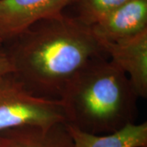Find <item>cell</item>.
Here are the masks:
<instances>
[{
	"instance_id": "cell-1",
	"label": "cell",
	"mask_w": 147,
	"mask_h": 147,
	"mask_svg": "<svg viewBox=\"0 0 147 147\" xmlns=\"http://www.w3.org/2000/svg\"><path fill=\"white\" fill-rule=\"evenodd\" d=\"M2 47L26 88L57 100L92 59L105 55L91 27L64 12L38 21Z\"/></svg>"
},
{
	"instance_id": "cell-2",
	"label": "cell",
	"mask_w": 147,
	"mask_h": 147,
	"mask_svg": "<svg viewBox=\"0 0 147 147\" xmlns=\"http://www.w3.org/2000/svg\"><path fill=\"white\" fill-rule=\"evenodd\" d=\"M137 98L127 76L103 55L79 72L61 100L68 124L103 135L135 123Z\"/></svg>"
},
{
	"instance_id": "cell-3",
	"label": "cell",
	"mask_w": 147,
	"mask_h": 147,
	"mask_svg": "<svg viewBox=\"0 0 147 147\" xmlns=\"http://www.w3.org/2000/svg\"><path fill=\"white\" fill-rule=\"evenodd\" d=\"M67 123L61 100L34 94L12 73L0 78V132L25 126Z\"/></svg>"
},
{
	"instance_id": "cell-4",
	"label": "cell",
	"mask_w": 147,
	"mask_h": 147,
	"mask_svg": "<svg viewBox=\"0 0 147 147\" xmlns=\"http://www.w3.org/2000/svg\"><path fill=\"white\" fill-rule=\"evenodd\" d=\"M74 0H0V38L3 42L32 25L57 16Z\"/></svg>"
},
{
	"instance_id": "cell-5",
	"label": "cell",
	"mask_w": 147,
	"mask_h": 147,
	"mask_svg": "<svg viewBox=\"0 0 147 147\" xmlns=\"http://www.w3.org/2000/svg\"><path fill=\"white\" fill-rule=\"evenodd\" d=\"M110 61L127 76L138 97L147 96V30L123 39L100 41Z\"/></svg>"
},
{
	"instance_id": "cell-6",
	"label": "cell",
	"mask_w": 147,
	"mask_h": 147,
	"mask_svg": "<svg viewBox=\"0 0 147 147\" xmlns=\"http://www.w3.org/2000/svg\"><path fill=\"white\" fill-rule=\"evenodd\" d=\"M98 40L113 42L147 30V0H129L91 26Z\"/></svg>"
},
{
	"instance_id": "cell-7",
	"label": "cell",
	"mask_w": 147,
	"mask_h": 147,
	"mask_svg": "<svg viewBox=\"0 0 147 147\" xmlns=\"http://www.w3.org/2000/svg\"><path fill=\"white\" fill-rule=\"evenodd\" d=\"M8 147H74L66 123L25 126L0 132Z\"/></svg>"
},
{
	"instance_id": "cell-8",
	"label": "cell",
	"mask_w": 147,
	"mask_h": 147,
	"mask_svg": "<svg viewBox=\"0 0 147 147\" xmlns=\"http://www.w3.org/2000/svg\"><path fill=\"white\" fill-rule=\"evenodd\" d=\"M74 147H147V123L127 124L109 134L97 135L66 123Z\"/></svg>"
},
{
	"instance_id": "cell-9",
	"label": "cell",
	"mask_w": 147,
	"mask_h": 147,
	"mask_svg": "<svg viewBox=\"0 0 147 147\" xmlns=\"http://www.w3.org/2000/svg\"><path fill=\"white\" fill-rule=\"evenodd\" d=\"M129 0H74V17L91 26Z\"/></svg>"
},
{
	"instance_id": "cell-10",
	"label": "cell",
	"mask_w": 147,
	"mask_h": 147,
	"mask_svg": "<svg viewBox=\"0 0 147 147\" xmlns=\"http://www.w3.org/2000/svg\"><path fill=\"white\" fill-rule=\"evenodd\" d=\"M13 72L9 57L3 47H0V78Z\"/></svg>"
},
{
	"instance_id": "cell-11",
	"label": "cell",
	"mask_w": 147,
	"mask_h": 147,
	"mask_svg": "<svg viewBox=\"0 0 147 147\" xmlns=\"http://www.w3.org/2000/svg\"><path fill=\"white\" fill-rule=\"evenodd\" d=\"M0 147H8V146L7 145V143L5 141L3 140V138L0 136Z\"/></svg>"
},
{
	"instance_id": "cell-12",
	"label": "cell",
	"mask_w": 147,
	"mask_h": 147,
	"mask_svg": "<svg viewBox=\"0 0 147 147\" xmlns=\"http://www.w3.org/2000/svg\"><path fill=\"white\" fill-rule=\"evenodd\" d=\"M3 40H2V38H0V47L3 46Z\"/></svg>"
}]
</instances>
